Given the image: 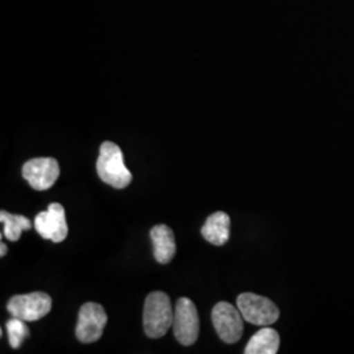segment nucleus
Masks as SVG:
<instances>
[{
  "mask_svg": "<svg viewBox=\"0 0 354 354\" xmlns=\"http://www.w3.org/2000/svg\"><path fill=\"white\" fill-rule=\"evenodd\" d=\"M174 310L169 297L163 291L149 294L143 310V328L149 337L160 339L174 326Z\"/></svg>",
  "mask_w": 354,
  "mask_h": 354,
  "instance_id": "1",
  "label": "nucleus"
},
{
  "mask_svg": "<svg viewBox=\"0 0 354 354\" xmlns=\"http://www.w3.org/2000/svg\"><path fill=\"white\" fill-rule=\"evenodd\" d=\"M97 175L102 181L115 189H125L133 175L124 163V153L113 142H104L96 163Z\"/></svg>",
  "mask_w": 354,
  "mask_h": 354,
  "instance_id": "2",
  "label": "nucleus"
},
{
  "mask_svg": "<svg viewBox=\"0 0 354 354\" xmlns=\"http://www.w3.org/2000/svg\"><path fill=\"white\" fill-rule=\"evenodd\" d=\"M236 306L244 320L253 326L268 327L279 320V307L266 297L253 292H243L236 299Z\"/></svg>",
  "mask_w": 354,
  "mask_h": 354,
  "instance_id": "3",
  "label": "nucleus"
},
{
  "mask_svg": "<svg viewBox=\"0 0 354 354\" xmlns=\"http://www.w3.org/2000/svg\"><path fill=\"white\" fill-rule=\"evenodd\" d=\"M51 304L50 295L42 291H35L12 297L7 304V310L12 317L26 322H36L50 313Z\"/></svg>",
  "mask_w": 354,
  "mask_h": 354,
  "instance_id": "4",
  "label": "nucleus"
},
{
  "mask_svg": "<svg viewBox=\"0 0 354 354\" xmlns=\"http://www.w3.org/2000/svg\"><path fill=\"white\" fill-rule=\"evenodd\" d=\"M174 333L177 342L184 346H190L198 339L200 317L194 304L189 298H180L175 307Z\"/></svg>",
  "mask_w": 354,
  "mask_h": 354,
  "instance_id": "5",
  "label": "nucleus"
},
{
  "mask_svg": "<svg viewBox=\"0 0 354 354\" xmlns=\"http://www.w3.org/2000/svg\"><path fill=\"white\" fill-rule=\"evenodd\" d=\"M243 315L238 307L228 302H219L212 311V320L218 336L227 344L241 340L243 335Z\"/></svg>",
  "mask_w": 354,
  "mask_h": 354,
  "instance_id": "6",
  "label": "nucleus"
},
{
  "mask_svg": "<svg viewBox=\"0 0 354 354\" xmlns=\"http://www.w3.org/2000/svg\"><path fill=\"white\" fill-rule=\"evenodd\" d=\"M106 322L108 317L102 304L93 302L83 304L77 315L75 330L77 340L84 344L97 342L102 336Z\"/></svg>",
  "mask_w": 354,
  "mask_h": 354,
  "instance_id": "7",
  "label": "nucleus"
},
{
  "mask_svg": "<svg viewBox=\"0 0 354 354\" xmlns=\"http://www.w3.org/2000/svg\"><path fill=\"white\" fill-rule=\"evenodd\" d=\"M59 174V165L53 158H36L23 165V176L33 189L39 192L50 189Z\"/></svg>",
  "mask_w": 354,
  "mask_h": 354,
  "instance_id": "8",
  "label": "nucleus"
},
{
  "mask_svg": "<svg viewBox=\"0 0 354 354\" xmlns=\"http://www.w3.org/2000/svg\"><path fill=\"white\" fill-rule=\"evenodd\" d=\"M35 227L44 239L54 243L64 241L68 234L64 206L61 203H50L46 212L38 213Z\"/></svg>",
  "mask_w": 354,
  "mask_h": 354,
  "instance_id": "9",
  "label": "nucleus"
},
{
  "mask_svg": "<svg viewBox=\"0 0 354 354\" xmlns=\"http://www.w3.org/2000/svg\"><path fill=\"white\" fill-rule=\"evenodd\" d=\"M153 244V257L159 264H168L176 254V241L174 231L167 225H156L150 231Z\"/></svg>",
  "mask_w": 354,
  "mask_h": 354,
  "instance_id": "10",
  "label": "nucleus"
},
{
  "mask_svg": "<svg viewBox=\"0 0 354 354\" xmlns=\"http://www.w3.org/2000/svg\"><path fill=\"white\" fill-rule=\"evenodd\" d=\"M230 216L223 212H216L206 219L201 228L203 239L214 245H223L230 239Z\"/></svg>",
  "mask_w": 354,
  "mask_h": 354,
  "instance_id": "11",
  "label": "nucleus"
},
{
  "mask_svg": "<svg viewBox=\"0 0 354 354\" xmlns=\"http://www.w3.org/2000/svg\"><path fill=\"white\" fill-rule=\"evenodd\" d=\"M279 349V335L273 328H261L251 337L245 354H276Z\"/></svg>",
  "mask_w": 354,
  "mask_h": 354,
  "instance_id": "12",
  "label": "nucleus"
},
{
  "mask_svg": "<svg viewBox=\"0 0 354 354\" xmlns=\"http://www.w3.org/2000/svg\"><path fill=\"white\" fill-rule=\"evenodd\" d=\"M0 219L3 223V235L8 241H17L21 236V232L32 228V222L24 215L11 214L4 210L0 212Z\"/></svg>",
  "mask_w": 354,
  "mask_h": 354,
  "instance_id": "13",
  "label": "nucleus"
},
{
  "mask_svg": "<svg viewBox=\"0 0 354 354\" xmlns=\"http://www.w3.org/2000/svg\"><path fill=\"white\" fill-rule=\"evenodd\" d=\"M6 327L8 332L10 345L12 346L13 349H19L26 337L29 336V329L26 327V320L12 317V319H10L7 322Z\"/></svg>",
  "mask_w": 354,
  "mask_h": 354,
  "instance_id": "14",
  "label": "nucleus"
},
{
  "mask_svg": "<svg viewBox=\"0 0 354 354\" xmlns=\"http://www.w3.org/2000/svg\"><path fill=\"white\" fill-rule=\"evenodd\" d=\"M0 248H1V251H0V256L3 257V256H6V253H7V245H6L4 243H1V244H0Z\"/></svg>",
  "mask_w": 354,
  "mask_h": 354,
  "instance_id": "15",
  "label": "nucleus"
}]
</instances>
